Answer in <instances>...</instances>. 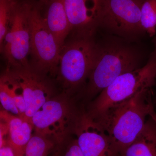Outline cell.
<instances>
[{
    "label": "cell",
    "mask_w": 156,
    "mask_h": 156,
    "mask_svg": "<svg viewBox=\"0 0 156 156\" xmlns=\"http://www.w3.org/2000/svg\"><path fill=\"white\" fill-rule=\"evenodd\" d=\"M151 90H141L93 119L109 136L120 153L139 135L145 126L147 118L156 120Z\"/></svg>",
    "instance_id": "obj_1"
},
{
    "label": "cell",
    "mask_w": 156,
    "mask_h": 156,
    "mask_svg": "<svg viewBox=\"0 0 156 156\" xmlns=\"http://www.w3.org/2000/svg\"><path fill=\"white\" fill-rule=\"evenodd\" d=\"M141 55L133 46L120 40L112 39L97 44L93 67L86 90L87 98L100 93L117 77L142 67Z\"/></svg>",
    "instance_id": "obj_2"
},
{
    "label": "cell",
    "mask_w": 156,
    "mask_h": 156,
    "mask_svg": "<svg viewBox=\"0 0 156 156\" xmlns=\"http://www.w3.org/2000/svg\"><path fill=\"white\" fill-rule=\"evenodd\" d=\"M96 50L97 44L91 38H75L62 46L55 77L63 89V94L70 96L88 80Z\"/></svg>",
    "instance_id": "obj_3"
},
{
    "label": "cell",
    "mask_w": 156,
    "mask_h": 156,
    "mask_svg": "<svg viewBox=\"0 0 156 156\" xmlns=\"http://www.w3.org/2000/svg\"><path fill=\"white\" fill-rule=\"evenodd\" d=\"M156 79V54L138 69L123 74L104 89L87 112L95 119L111 106L127 100L143 89H151Z\"/></svg>",
    "instance_id": "obj_4"
},
{
    "label": "cell",
    "mask_w": 156,
    "mask_h": 156,
    "mask_svg": "<svg viewBox=\"0 0 156 156\" xmlns=\"http://www.w3.org/2000/svg\"><path fill=\"white\" fill-rule=\"evenodd\" d=\"M69 96L55 95L39 109L32 119L34 133L61 144L73 132L80 113L76 111Z\"/></svg>",
    "instance_id": "obj_5"
},
{
    "label": "cell",
    "mask_w": 156,
    "mask_h": 156,
    "mask_svg": "<svg viewBox=\"0 0 156 156\" xmlns=\"http://www.w3.org/2000/svg\"><path fill=\"white\" fill-rule=\"evenodd\" d=\"M30 25L31 67L48 76L55 77L58 58L62 47L48 28L44 17L40 11L31 6Z\"/></svg>",
    "instance_id": "obj_6"
},
{
    "label": "cell",
    "mask_w": 156,
    "mask_h": 156,
    "mask_svg": "<svg viewBox=\"0 0 156 156\" xmlns=\"http://www.w3.org/2000/svg\"><path fill=\"white\" fill-rule=\"evenodd\" d=\"M29 4L16 3L12 12L8 31L0 47L7 68L30 66V25Z\"/></svg>",
    "instance_id": "obj_7"
},
{
    "label": "cell",
    "mask_w": 156,
    "mask_h": 156,
    "mask_svg": "<svg viewBox=\"0 0 156 156\" xmlns=\"http://www.w3.org/2000/svg\"><path fill=\"white\" fill-rule=\"evenodd\" d=\"M144 0H102L99 27L127 39L143 32L140 15Z\"/></svg>",
    "instance_id": "obj_8"
},
{
    "label": "cell",
    "mask_w": 156,
    "mask_h": 156,
    "mask_svg": "<svg viewBox=\"0 0 156 156\" xmlns=\"http://www.w3.org/2000/svg\"><path fill=\"white\" fill-rule=\"evenodd\" d=\"M7 69L22 88L25 102V119L32 124L34 115L45 102L55 96L54 87L48 76L31 66Z\"/></svg>",
    "instance_id": "obj_9"
},
{
    "label": "cell",
    "mask_w": 156,
    "mask_h": 156,
    "mask_svg": "<svg viewBox=\"0 0 156 156\" xmlns=\"http://www.w3.org/2000/svg\"><path fill=\"white\" fill-rule=\"evenodd\" d=\"M73 132L84 156H120L109 136L87 112L80 113Z\"/></svg>",
    "instance_id": "obj_10"
},
{
    "label": "cell",
    "mask_w": 156,
    "mask_h": 156,
    "mask_svg": "<svg viewBox=\"0 0 156 156\" xmlns=\"http://www.w3.org/2000/svg\"><path fill=\"white\" fill-rule=\"evenodd\" d=\"M75 38H91L99 27L102 0H62Z\"/></svg>",
    "instance_id": "obj_11"
},
{
    "label": "cell",
    "mask_w": 156,
    "mask_h": 156,
    "mask_svg": "<svg viewBox=\"0 0 156 156\" xmlns=\"http://www.w3.org/2000/svg\"><path fill=\"white\" fill-rule=\"evenodd\" d=\"M0 118L5 120L9 126L7 144L12 148L15 156H23L26 146L32 136V124L5 110L1 111Z\"/></svg>",
    "instance_id": "obj_12"
},
{
    "label": "cell",
    "mask_w": 156,
    "mask_h": 156,
    "mask_svg": "<svg viewBox=\"0 0 156 156\" xmlns=\"http://www.w3.org/2000/svg\"><path fill=\"white\" fill-rule=\"evenodd\" d=\"M120 156H156V119L150 117L139 135Z\"/></svg>",
    "instance_id": "obj_13"
},
{
    "label": "cell",
    "mask_w": 156,
    "mask_h": 156,
    "mask_svg": "<svg viewBox=\"0 0 156 156\" xmlns=\"http://www.w3.org/2000/svg\"><path fill=\"white\" fill-rule=\"evenodd\" d=\"M44 17L45 22L51 32L62 47L66 37L71 32V28L62 0L50 2Z\"/></svg>",
    "instance_id": "obj_14"
},
{
    "label": "cell",
    "mask_w": 156,
    "mask_h": 156,
    "mask_svg": "<svg viewBox=\"0 0 156 156\" xmlns=\"http://www.w3.org/2000/svg\"><path fill=\"white\" fill-rule=\"evenodd\" d=\"M0 86L5 89L14 101L19 110L20 118L25 119L26 105L23 90L19 83L7 69L1 76Z\"/></svg>",
    "instance_id": "obj_15"
},
{
    "label": "cell",
    "mask_w": 156,
    "mask_h": 156,
    "mask_svg": "<svg viewBox=\"0 0 156 156\" xmlns=\"http://www.w3.org/2000/svg\"><path fill=\"white\" fill-rule=\"evenodd\" d=\"M54 144L51 140L34 133L26 146L23 156H47Z\"/></svg>",
    "instance_id": "obj_16"
},
{
    "label": "cell",
    "mask_w": 156,
    "mask_h": 156,
    "mask_svg": "<svg viewBox=\"0 0 156 156\" xmlns=\"http://www.w3.org/2000/svg\"><path fill=\"white\" fill-rule=\"evenodd\" d=\"M140 23L143 30L150 37L156 32V0H144L140 15Z\"/></svg>",
    "instance_id": "obj_17"
},
{
    "label": "cell",
    "mask_w": 156,
    "mask_h": 156,
    "mask_svg": "<svg viewBox=\"0 0 156 156\" xmlns=\"http://www.w3.org/2000/svg\"><path fill=\"white\" fill-rule=\"evenodd\" d=\"M16 3L14 0H0V47L8 31Z\"/></svg>",
    "instance_id": "obj_18"
},
{
    "label": "cell",
    "mask_w": 156,
    "mask_h": 156,
    "mask_svg": "<svg viewBox=\"0 0 156 156\" xmlns=\"http://www.w3.org/2000/svg\"><path fill=\"white\" fill-rule=\"evenodd\" d=\"M0 101L4 110L10 113L20 117L19 110L14 101L5 89L0 86Z\"/></svg>",
    "instance_id": "obj_19"
},
{
    "label": "cell",
    "mask_w": 156,
    "mask_h": 156,
    "mask_svg": "<svg viewBox=\"0 0 156 156\" xmlns=\"http://www.w3.org/2000/svg\"><path fill=\"white\" fill-rule=\"evenodd\" d=\"M0 147L7 144L9 135V128L8 123L0 118Z\"/></svg>",
    "instance_id": "obj_20"
},
{
    "label": "cell",
    "mask_w": 156,
    "mask_h": 156,
    "mask_svg": "<svg viewBox=\"0 0 156 156\" xmlns=\"http://www.w3.org/2000/svg\"><path fill=\"white\" fill-rule=\"evenodd\" d=\"M63 156H84L78 145L76 139L69 144Z\"/></svg>",
    "instance_id": "obj_21"
},
{
    "label": "cell",
    "mask_w": 156,
    "mask_h": 156,
    "mask_svg": "<svg viewBox=\"0 0 156 156\" xmlns=\"http://www.w3.org/2000/svg\"><path fill=\"white\" fill-rule=\"evenodd\" d=\"M0 156H15L12 148L8 144L0 147Z\"/></svg>",
    "instance_id": "obj_22"
},
{
    "label": "cell",
    "mask_w": 156,
    "mask_h": 156,
    "mask_svg": "<svg viewBox=\"0 0 156 156\" xmlns=\"http://www.w3.org/2000/svg\"><path fill=\"white\" fill-rule=\"evenodd\" d=\"M154 44V51H153V52L152 53H153V54H156V37L155 39Z\"/></svg>",
    "instance_id": "obj_23"
},
{
    "label": "cell",
    "mask_w": 156,
    "mask_h": 156,
    "mask_svg": "<svg viewBox=\"0 0 156 156\" xmlns=\"http://www.w3.org/2000/svg\"><path fill=\"white\" fill-rule=\"evenodd\" d=\"M42 1H47V2H48V1H49V2H51V1H53V0H42Z\"/></svg>",
    "instance_id": "obj_24"
}]
</instances>
